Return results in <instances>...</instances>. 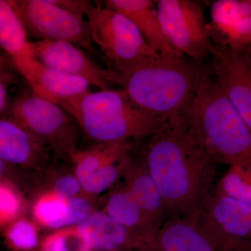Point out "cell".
Here are the masks:
<instances>
[{
	"label": "cell",
	"mask_w": 251,
	"mask_h": 251,
	"mask_svg": "<svg viewBox=\"0 0 251 251\" xmlns=\"http://www.w3.org/2000/svg\"><path fill=\"white\" fill-rule=\"evenodd\" d=\"M144 139L139 156L161 195L166 221L197 217L217 184L219 163L182 114Z\"/></svg>",
	"instance_id": "cell-1"
},
{
	"label": "cell",
	"mask_w": 251,
	"mask_h": 251,
	"mask_svg": "<svg viewBox=\"0 0 251 251\" xmlns=\"http://www.w3.org/2000/svg\"><path fill=\"white\" fill-rule=\"evenodd\" d=\"M112 69L115 83L138 108L167 121L184 112L204 70L184 57L161 54Z\"/></svg>",
	"instance_id": "cell-2"
},
{
	"label": "cell",
	"mask_w": 251,
	"mask_h": 251,
	"mask_svg": "<svg viewBox=\"0 0 251 251\" xmlns=\"http://www.w3.org/2000/svg\"><path fill=\"white\" fill-rule=\"evenodd\" d=\"M182 115L219 164L251 174V128L204 69Z\"/></svg>",
	"instance_id": "cell-3"
},
{
	"label": "cell",
	"mask_w": 251,
	"mask_h": 251,
	"mask_svg": "<svg viewBox=\"0 0 251 251\" xmlns=\"http://www.w3.org/2000/svg\"><path fill=\"white\" fill-rule=\"evenodd\" d=\"M42 98L57 104L70 115L92 144L141 140L167 122L138 108L122 89Z\"/></svg>",
	"instance_id": "cell-4"
},
{
	"label": "cell",
	"mask_w": 251,
	"mask_h": 251,
	"mask_svg": "<svg viewBox=\"0 0 251 251\" xmlns=\"http://www.w3.org/2000/svg\"><path fill=\"white\" fill-rule=\"evenodd\" d=\"M6 114L51 148L57 159L71 163L78 151L80 128L75 122L57 104L32 90L18 95Z\"/></svg>",
	"instance_id": "cell-5"
},
{
	"label": "cell",
	"mask_w": 251,
	"mask_h": 251,
	"mask_svg": "<svg viewBox=\"0 0 251 251\" xmlns=\"http://www.w3.org/2000/svg\"><path fill=\"white\" fill-rule=\"evenodd\" d=\"M92 39L111 69L158 55L134 23L116 10L91 4L86 12Z\"/></svg>",
	"instance_id": "cell-6"
},
{
	"label": "cell",
	"mask_w": 251,
	"mask_h": 251,
	"mask_svg": "<svg viewBox=\"0 0 251 251\" xmlns=\"http://www.w3.org/2000/svg\"><path fill=\"white\" fill-rule=\"evenodd\" d=\"M158 19L172 46L183 55L199 59L213 53L216 46L202 8L191 0L156 1Z\"/></svg>",
	"instance_id": "cell-7"
},
{
	"label": "cell",
	"mask_w": 251,
	"mask_h": 251,
	"mask_svg": "<svg viewBox=\"0 0 251 251\" xmlns=\"http://www.w3.org/2000/svg\"><path fill=\"white\" fill-rule=\"evenodd\" d=\"M29 36L39 41H64L93 52L90 25L83 18L49 0H11Z\"/></svg>",
	"instance_id": "cell-8"
},
{
	"label": "cell",
	"mask_w": 251,
	"mask_h": 251,
	"mask_svg": "<svg viewBox=\"0 0 251 251\" xmlns=\"http://www.w3.org/2000/svg\"><path fill=\"white\" fill-rule=\"evenodd\" d=\"M132 150L130 140L91 144L85 150H79L70 164L86 194L92 198L118 184Z\"/></svg>",
	"instance_id": "cell-9"
},
{
	"label": "cell",
	"mask_w": 251,
	"mask_h": 251,
	"mask_svg": "<svg viewBox=\"0 0 251 251\" xmlns=\"http://www.w3.org/2000/svg\"><path fill=\"white\" fill-rule=\"evenodd\" d=\"M153 248L156 251H251V243L224 235L198 216L167 220Z\"/></svg>",
	"instance_id": "cell-10"
},
{
	"label": "cell",
	"mask_w": 251,
	"mask_h": 251,
	"mask_svg": "<svg viewBox=\"0 0 251 251\" xmlns=\"http://www.w3.org/2000/svg\"><path fill=\"white\" fill-rule=\"evenodd\" d=\"M214 80L251 130V51L216 46Z\"/></svg>",
	"instance_id": "cell-11"
},
{
	"label": "cell",
	"mask_w": 251,
	"mask_h": 251,
	"mask_svg": "<svg viewBox=\"0 0 251 251\" xmlns=\"http://www.w3.org/2000/svg\"><path fill=\"white\" fill-rule=\"evenodd\" d=\"M36 58L45 67L82 77L100 90H110L115 83L112 69H104L77 46L64 41H36L32 42Z\"/></svg>",
	"instance_id": "cell-12"
},
{
	"label": "cell",
	"mask_w": 251,
	"mask_h": 251,
	"mask_svg": "<svg viewBox=\"0 0 251 251\" xmlns=\"http://www.w3.org/2000/svg\"><path fill=\"white\" fill-rule=\"evenodd\" d=\"M0 157L11 166L30 171H47L57 158L49 146L11 117L0 120Z\"/></svg>",
	"instance_id": "cell-13"
},
{
	"label": "cell",
	"mask_w": 251,
	"mask_h": 251,
	"mask_svg": "<svg viewBox=\"0 0 251 251\" xmlns=\"http://www.w3.org/2000/svg\"><path fill=\"white\" fill-rule=\"evenodd\" d=\"M11 0H0V45L29 85L36 83L43 67Z\"/></svg>",
	"instance_id": "cell-14"
},
{
	"label": "cell",
	"mask_w": 251,
	"mask_h": 251,
	"mask_svg": "<svg viewBox=\"0 0 251 251\" xmlns=\"http://www.w3.org/2000/svg\"><path fill=\"white\" fill-rule=\"evenodd\" d=\"M200 217L227 237L251 243V204L214 188Z\"/></svg>",
	"instance_id": "cell-15"
},
{
	"label": "cell",
	"mask_w": 251,
	"mask_h": 251,
	"mask_svg": "<svg viewBox=\"0 0 251 251\" xmlns=\"http://www.w3.org/2000/svg\"><path fill=\"white\" fill-rule=\"evenodd\" d=\"M211 36H217L218 46L233 50L247 47L251 35L250 1H216L211 6Z\"/></svg>",
	"instance_id": "cell-16"
},
{
	"label": "cell",
	"mask_w": 251,
	"mask_h": 251,
	"mask_svg": "<svg viewBox=\"0 0 251 251\" xmlns=\"http://www.w3.org/2000/svg\"><path fill=\"white\" fill-rule=\"evenodd\" d=\"M90 251H117L150 247L105 211H94L75 226Z\"/></svg>",
	"instance_id": "cell-17"
},
{
	"label": "cell",
	"mask_w": 251,
	"mask_h": 251,
	"mask_svg": "<svg viewBox=\"0 0 251 251\" xmlns=\"http://www.w3.org/2000/svg\"><path fill=\"white\" fill-rule=\"evenodd\" d=\"M104 6L116 10L129 18L149 45L158 54L168 57H182L172 46L162 29L156 1L150 0H106Z\"/></svg>",
	"instance_id": "cell-18"
},
{
	"label": "cell",
	"mask_w": 251,
	"mask_h": 251,
	"mask_svg": "<svg viewBox=\"0 0 251 251\" xmlns=\"http://www.w3.org/2000/svg\"><path fill=\"white\" fill-rule=\"evenodd\" d=\"M31 90L40 96L70 97L89 92L90 84L82 77L74 76L43 65L36 83L29 85Z\"/></svg>",
	"instance_id": "cell-19"
},
{
	"label": "cell",
	"mask_w": 251,
	"mask_h": 251,
	"mask_svg": "<svg viewBox=\"0 0 251 251\" xmlns=\"http://www.w3.org/2000/svg\"><path fill=\"white\" fill-rule=\"evenodd\" d=\"M32 212L36 221L48 228L58 230L72 227L69 198L46 191L36 198Z\"/></svg>",
	"instance_id": "cell-20"
},
{
	"label": "cell",
	"mask_w": 251,
	"mask_h": 251,
	"mask_svg": "<svg viewBox=\"0 0 251 251\" xmlns=\"http://www.w3.org/2000/svg\"><path fill=\"white\" fill-rule=\"evenodd\" d=\"M215 188L229 197L251 204V174L242 170L229 168Z\"/></svg>",
	"instance_id": "cell-21"
},
{
	"label": "cell",
	"mask_w": 251,
	"mask_h": 251,
	"mask_svg": "<svg viewBox=\"0 0 251 251\" xmlns=\"http://www.w3.org/2000/svg\"><path fill=\"white\" fill-rule=\"evenodd\" d=\"M6 241L15 250L29 251L35 249L39 244L36 227L25 219L13 221L5 232Z\"/></svg>",
	"instance_id": "cell-22"
},
{
	"label": "cell",
	"mask_w": 251,
	"mask_h": 251,
	"mask_svg": "<svg viewBox=\"0 0 251 251\" xmlns=\"http://www.w3.org/2000/svg\"><path fill=\"white\" fill-rule=\"evenodd\" d=\"M41 251H90L75 226L58 229L41 242Z\"/></svg>",
	"instance_id": "cell-23"
},
{
	"label": "cell",
	"mask_w": 251,
	"mask_h": 251,
	"mask_svg": "<svg viewBox=\"0 0 251 251\" xmlns=\"http://www.w3.org/2000/svg\"><path fill=\"white\" fill-rule=\"evenodd\" d=\"M22 209L19 194L9 181H1L0 186V217L4 225L16 221Z\"/></svg>",
	"instance_id": "cell-24"
},
{
	"label": "cell",
	"mask_w": 251,
	"mask_h": 251,
	"mask_svg": "<svg viewBox=\"0 0 251 251\" xmlns=\"http://www.w3.org/2000/svg\"><path fill=\"white\" fill-rule=\"evenodd\" d=\"M48 191L64 198L88 196L74 173L72 174L65 173L56 176L55 179L50 183Z\"/></svg>",
	"instance_id": "cell-25"
},
{
	"label": "cell",
	"mask_w": 251,
	"mask_h": 251,
	"mask_svg": "<svg viewBox=\"0 0 251 251\" xmlns=\"http://www.w3.org/2000/svg\"><path fill=\"white\" fill-rule=\"evenodd\" d=\"M49 1L61 9L66 10L80 18H83L89 6L92 4L90 1H86V0H49Z\"/></svg>",
	"instance_id": "cell-26"
},
{
	"label": "cell",
	"mask_w": 251,
	"mask_h": 251,
	"mask_svg": "<svg viewBox=\"0 0 251 251\" xmlns=\"http://www.w3.org/2000/svg\"><path fill=\"white\" fill-rule=\"evenodd\" d=\"M10 81L9 74L1 71V80H0V112L4 115L9 108V97H8V87Z\"/></svg>",
	"instance_id": "cell-27"
},
{
	"label": "cell",
	"mask_w": 251,
	"mask_h": 251,
	"mask_svg": "<svg viewBox=\"0 0 251 251\" xmlns=\"http://www.w3.org/2000/svg\"><path fill=\"white\" fill-rule=\"evenodd\" d=\"M117 251H156L153 249V247H143V248H135V249H125V250Z\"/></svg>",
	"instance_id": "cell-28"
},
{
	"label": "cell",
	"mask_w": 251,
	"mask_h": 251,
	"mask_svg": "<svg viewBox=\"0 0 251 251\" xmlns=\"http://www.w3.org/2000/svg\"><path fill=\"white\" fill-rule=\"evenodd\" d=\"M247 47L251 51V35L247 41Z\"/></svg>",
	"instance_id": "cell-29"
},
{
	"label": "cell",
	"mask_w": 251,
	"mask_h": 251,
	"mask_svg": "<svg viewBox=\"0 0 251 251\" xmlns=\"http://www.w3.org/2000/svg\"><path fill=\"white\" fill-rule=\"evenodd\" d=\"M250 2H251V1H250Z\"/></svg>",
	"instance_id": "cell-30"
}]
</instances>
